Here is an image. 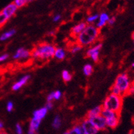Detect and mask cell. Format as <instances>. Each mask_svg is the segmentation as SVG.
Masks as SVG:
<instances>
[{
    "mask_svg": "<svg viewBox=\"0 0 134 134\" xmlns=\"http://www.w3.org/2000/svg\"><path fill=\"white\" fill-rule=\"evenodd\" d=\"M66 53L64 49L62 47H57L55 50L53 58L57 59L58 60H62L66 58Z\"/></svg>",
    "mask_w": 134,
    "mask_h": 134,
    "instance_id": "obj_16",
    "label": "cell"
},
{
    "mask_svg": "<svg viewBox=\"0 0 134 134\" xmlns=\"http://www.w3.org/2000/svg\"><path fill=\"white\" fill-rule=\"evenodd\" d=\"M14 4L18 7V8H21L27 5L28 2L27 0H14Z\"/></svg>",
    "mask_w": 134,
    "mask_h": 134,
    "instance_id": "obj_25",
    "label": "cell"
},
{
    "mask_svg": "<svg viewBox=\"0 0 134 134\" xmlns=\"http://www.w3.org/2000/svg\"><path fill=\"white\" fill-rule=\"evenodd\" d=\"M41 120H39L36 118H33L31 119L30 122V125H29V130L28 133L29 134H34L36 133L38 131L39 127L41 125Z\"/></svg>",
    "mask_w": 134,
    "mask_h": 134,
    "instance_id": "obj_10",
    "label": "cell"
},
{
    "mask_svg": "<svg viewBox=\"0 0 134 134\" xmlns=\"http://www.w3.org/2000/svg\"><path fill=\"white\" fill-rule=\"evenodd\" d=\"M88 23L86 22H80L77 25L72 27L71 30V34L72 36L76 38L80 33H81L87 26Z\"/></svg>",
    "mask_w": 134,
    "mask_h": 134,
    "instance_id": "obj_11",
    "label": "cell"
},
{
    "mask_svg": "<svg viewBox=\"0 0 134 134\" xmlns=\"http://www.w3.org/2000/svg\"><path fill=\"white\" fill-rule=\"evenodd\" d=\"M27 1L28 2H32V1H33V0H27Z\"/></svg>",
    "mask_w": 134,
    "mask_h": 134,
    "instance_id": "obj_41",
    "label": "cell"
},
{
    "mask_svg": "<svg viewBox=\"0 0 134 134\" xmlns=\"http://www.w3.org/2000/svg\"><path fill=\"white\" fill-rule=\"evenodd\" d=\"M17 10L18 7L14 4V2H13V3H10V4H9L8 5H6L5 7H4V9L2 10V12L9 19L16 14Z\"/></svg>",
    "mask_w": 134,
    "mask_h": 134,
    "instance_id": "obj_9",
    "label": "cell"
},
{
    "mask_svg": "<svg viewBox=\"0 0 134 134\" xmlns=\"http://www.w3.org/2000/svg\"><path fill=\"white\" fill-rule=\"evenodd\" d=\"M1 74H2V70L0 69V75H1Z\"/></svg>",
    "mask_w": 134,
    "mask_h": 134,
    "instance_id": "obj_42",
    "label": "cell"
},
{
    "mask_svg": "<svg viewBox=\"0 0 134 134\" xmlns=\"http://www.w3.org/2000/svg\"><path fill=\"white\" fill-rule=\"evenodd\" d=\"M48 112V109L45 107L41 108L40 109H38L34 111L33 117L36 118L39 120H42L44 117L46 116Z\"/></svg>",
    "mask_w": 134,
    "mask_h": 134,
    "instance_id": "obj_15",
    "label": "cell"
},
{
    "mask_svg": "<svg viewBox=\"0 0 134 134\" xmlns=\"http://www.w3.org/2000/svg\"><path fill=\"white\" fill-rule=\"evenodd\" d=\"M80 124L83 128V134H96L99 132L90 118H86Z\"/></svg>",
    "mask_w": 134,
    "mask_h": 134,
    "instance_id": "obj_6",
    "label": "cell"
},
{
    "mask_svg": "<svg viewBox=\"0 0 134 134\" xmlns=\"http://www.w3.org/2000/svg\"><path fill=\"white\" fill-rule=\"evenodd\" d=\"M55 47L48 42H41L36 45L32 50V58L38 61H47L53 58Z\"/></svg>",
    "mask_w": 134,
    "mask_h": 134,
    "instance_id": "obj_2",
    "label": "cell"
},
{
    "mask_svg": "<svg viewBox=\"0 0 134 134\" xmlns=\"http://www.w3.org/2000/svg\"><path fill=\"white\" fill-rule=\"evenodd\" d=\"M111 93L114 94H117V95H121V93H120V90H118L116 87L114 85H113L111 88ZM122 96V95H121Z\"/></svg>",
    "mask_w": 134,
    "mask_h": 134,
    "instance_id": "obj_28",
    "label": "cell"
},
{
    "mask_svg": "<svg viewBox=\"0 0 134 134\" xmlns=\"http://www.w3.org/2000/svg\"><path fill=\"white\" fill-rule=\"evenodd\" d=\"M44 107H45L48 110H50V109H52V108H53V103H52V101H47Z\"/></svg>",
    "mask_w": 134,
    "mask_h": 134,
    "instance_id": "obj_33",
    "label": "cell"
},
{
    "mask_svg": "<svg viewBox=\"0 0 134 134\" xmlns=\"http://www.w3.org/2000/svg\"><path fill=\"white\" fill-rule=\"evenodd\" d=\"M100 29L92 24H88L86 28L75 38L76 42L82 47L92 45L99 39Z\"/></svg>",
    "mask_w": 134,
    "mask_h": 134,
    "instance_id": "obj_1",
    "label": "cell"
},
{
    "mask_svg": "<svg viewBox=\"0 0 134 134\" xmlns=\"http://www.w3.org/2000/svg\"><path fill=\"white\" fill-rule=\"evenodd\" d=\"M116 19V17L115 16H111V17H109V20L108 21V24L109 25H113L115 23Z\"/></svg>",
    "mask_w": 134,
    "mask_h": 134,
    "instance_id": "obj_32",
    "label": "cell"
},
{
    "mask_svg": "<svg viewBox=\"0 0 134 134\" xmlns=\"http://www.w3.org/2000/svg\"><path fill=\"white\" fill-rule=\"evenodd\" d=\"M83 74L86 76H90L93 72V66L90 64H86L83 66Z\"/></svg>",
    "mask_w": 134,
    "mask_h": 134,
    "instance_id": "obj_20",
    "label": "cell"
},
{
    "mask_svg": "<svg viewBox=\"0 0 134 134\" xmlns=\"http://www.w3.org/2000/svg\"><path fill=\"white\" fill-rule=\"evenodd\" d=\"M53 97H54V100H60L62 97V93L60 90H56L53 92Z\"/></svg>",
    "mask_w": 134,
    "mask_h": 134,
    "instance_id": "obj_27",
    "label": "cell"
},
{
    "mask_svg": "<svg viewBox=\"0 0 134 134\" xmlns=\"http://www.w3.org/2000/svg\"><path fill=\"white\" fill-rule=\"evenodd\" d=\"M123 105L122 96L117 95L110 93L103 101L102 107L103 109H107L111 111L120 113Z\"/></svg>",
    "mask_w": 134,
    "mask_h": 134,
    "instance_id": "obj_3",
    "label": "cell"
},
{
    "mask_svg": "<svg viewBox=\"0 0 134 134\" xmlns=\"http://www.w3.org/2000/svg\"><path fill=\"white\" fill-rule=\"evenodd\" d=\"M9 58V55L8 53H4L0 55V62H3L5 60H7Z\"/></svg>",
    "mask_w": 134,
    "mask_h": 134,
    "instance_id": "obj_31",
    "label": "cell"
},
{
    "mask_svg": "<svg viewBox=\"0 0 134 134\" xmlns=\"http://www.w3.org/2000/svg\"><path fill=\"white\" fill-rule=\"evenodd\" d=\"M64 133L66 134H83V128L81 127V124H77L72 129H69L66 131Z\"/></svg>",
    "mask_w": 134,
    "mask_h": 134,
    "instance_id": "obj_17",
    "label": "cell"
},
{
    "mask_svg": "<svg viewBox=\"0 0 134 134\" xmlns=\"http://www.w3.org/2000/svg\"><path fill=\"white\" fill-rule=\"evenodd\" d=\"M133 43H134V39H133Z\"/></svg>",
    "mask_w": 134,
    "mask_h": 134,
    "instance_id": "obj_43",
    "label": "cell"
},
{
    "mask_svg": "<svg viewBox=\"0 0 134 134\" xmlns=\"http://www.w3.org/2000/svg\"><path fill=\"white\" fill-rule=\"evenodd\" d=\"M92 121L93 122L94 125L97 128V129L99 131H105L107 128V124H106V120L105 118L102 114L99 115L97 116L94 117L92 118H90Z\"/></svg>",
    "mask_w": 134,
    "mask_h": 134,
    "instance_id": "obj_8",
    "label": "cell"
},
{
    "mask_svg": "<svg viewBox=\"0 0 134 134\" xmlns=\"http://www.w3.org/2000/svg\"><path fill=\"white\" fill-rule=\"evenodd\" d=\"M131 66H132V67H134V62H133L132 64H131Z\"/></svg>",
    "mask_w": 134,
    "mask_h": 134,
    "instance_id": "obj_39",
    "label": "cell"
},
{
    "mask_svg": "<svg viewBox=\"0 0 134 134\" xmlns=\"http://www.w3.org/2000/svg\"><path fill=\"white\" fill-rule=\"evenodd\" d=\"M101 114L105 118L106 124L108 128L115 129L120 122V113L111 111L109 109H103Z\"/></svg>",
    "mask_w": 134,
    "mask_h": 134,
    "instance_id": "obj_5",
    "label": "cell"
},
{
    "mask_svg": "<svg viewBox=\"0 0 134 134\" xmlns=\"http://www.w3.org/2000/svg\"><path fill=\"white\" fill-rule=\"evenodd\" d=\"M127 94H134V87L133 86L132 84H131V86L129 88V91H128V93Z\"/></svg>",
    "mask_w": 134,
    "mask_h": 134,
    "instance_id": "obj_36",
    "label": "cell"
},
{
    "mask_svg": "<svg viewBox=\"0 0 134 134\" xmlns=\"http://www.w3.org/2000/svg\"><path fill=\"white\" fill-rule=\"evenodd\" d=\"M14 109V103L12 101H8L6 105V109L8 112H11Z\"/></svg>",
    "mask_w": 134,
    "mask_h": 134,
    "instance_id": "obj_29",
    "label": "cell"
},
{
    "mask_svg": "<svg viewBox=\"0 0 134 134\" xmlns=\"http://www.w3.org/2000/svg\"><path fill=\"white\" fill-rule=\"evenodd\" d=\"M109 14L106 13H100L99 16V19L97 20V22L96 23V26L99 29H101L105 26L106 24H108V21L109 20Z\"/></svg>",
    "mask_w": 134,
    "mask_h": 134,
    "instance_id": "obj_13",
    "label": "cell"
},
{
    "mask_svg": "<svg viewBox=\"0 0 134 134\" xmlns=\"http://www.w3.org/2000/svg\"><path fill=\"white\" fill-rule=\"evenodd\" d=\"M8 20V18L3 14V13H2V11H1V12H0V28L2 27L5 25V23H7Z\"/></svg>",
    "mask_w": 134,
    "mask_h": 134,
    "instance_id": "obj_26",
    "label": "cell"
},
{
    "mask_svg": "<svg viewBox=\"0 0 134 134\" xmlns=\"http://www.w3.org/2000/svg\"><path fill=\"white\" fill-rule=\"evenodd\" d=\"M3 130H4V125L2 122H0V133L2 132Z\"/></svg>",
    "mask_w": 134,
    "mask_h": 134,
    "instance_id": "obj_37",
    "label": "cell"
},
{
    "mask_svg": "<svg viewBox=\"0 0 134 134\" xmlns=\"http://www.w3.org/2000/svg\"><path fill=\"white\" fill-rule=\"evenodd\" d=\"M30 78V76L27 75H24L23 77L20 79L18 81H16V83H14L12 86V90L13 91H18L19 90H20L23 86H25L27 83V82L29 81Z\"/></svg>",
    "mask_w": 134,
    "mask_h": 134,
    "instance_id": "obj_12",
    "label": "cell"
},
{
    "mask_svg": "<svg viewBox=\"0 0 134 134\" xmlns=\"http://www.w3.org/2000/svg\"><path fill=\"white\" fill-rule=\"evenodd\" d=\"M62 80H63L65 82H69L72 79V75L70 72H69L66 70H64V71H62Z\"/></svg>",
    "mask_w": 134,
    "mask_h": 134,
    "instance_id": "obj_23",
    "label": "cell"
},
{
    "mask_svg": "<svg viewBox=\"0 0 134 134\" xmlns=\"http://www.w3.org/2000/svg\"><path fill=\"white\" fill-rule=\"evenodd\" d=\"M61 15L60 14H55L53 18V22H58L61 19Z\"/></svg>",
    "mask_w": 134,
    "mask_h": 134,
    "instance_id": "obj_35",
    "label": "cell"
},
{
    "mask_svg": "<svg viewBox=\"0 0 134 134\" xmlns=\"http://www.w3.org/2000/svg\"><path fill=\"white\" fill-rule=\"evenodd\" d=\"M16 31L14 29H11V30H8L7 32H5L3 33L2 35L0 36V41H5L8 40L9 38H10L16 34Z\"/></svg>",
    "mask_w": 134,
    "mask_h": 134,
    "instance_id": "obj_19",
    "label": "cell"
},
{
    "mask_svg": "<svg viewBox=\"0 0 134 134\" xmlns=\"http://www.w3.org/2000/svg\"><path fill=\"white\" fill-rule=\"evenodd\" d=\"M131 38H132V39L133 40L134 39V32H133L132 34H131Z\"/></svg>",
    "mask_w": 134,
    "mask_h": 134,
    "instance_id": "obj_38",
    "label": "cell"
},
{
    "mask_svg": "<svg viewBox=\"0 0 134 134\" xmlns=\"http://www.w3.org/2000/svg\"><path fill=\"white\" fill-rule=\"evenodd\" d=\"M53 100H54V97H53V92H52L47 97V101H53Z\"/></svg>",
    "mask_w": 134,
    "mask_h": 134,
    "instance_id": "obj_34",
    "label": "cell"
},
{
    "mask_svg": "<svg viewBox=\"0 0 134 134\" xmlns=\"http://www.w3.org/2000/svg\"><path fill=\"white\" fill-rule=\"evenodd\" d=\"M61 124H62L61 118H60V116L57 115V116H55L54 119H53V122H52V126H53L55 129H58L60 126H61Z\"/></svg>",
    "mask_w": 134,
    "mask_h": 134,
    "instance_id": "obj_21",
    "label": "cell"
},
{
    "mask_svg": "<svg viewBox=\"0 0 134 134\" xmlns=\"http://www.w3.org/2000/svg\"><path fill=\"white\" fill-rule=\"evenodd\" d=\"M102 48V44L101 43H98V44H96L95 45L91 47L90 48H89L86 51V56L90 58V56L91 55L94 54L95 53H99V51H100Z\"/></svg>",
    "mask_w": 134,
    "mask_h": 134,
    "instance_id": "obj_18",
    "label": "cell"
},
{
    "mask_svg": "<svg viewBox=\"0 0 134 134\" xmlns=\"http://www.w3.org/2000/svg\"><path fill=\"white\" fill-rule=\"evenodd\" d=\"M30 58H32L31 51L23 47L19 48L13 55V59L15 60H25Z\"/></svg>",
    "mask_w": 134,
    "mask_h": 134,
    "instance_id": "obj_7",
    "label": "cell"
},
{
    "mask_svg": "<svg viewBox=\"0 0 134 134\" xmlns=\"http://www.w3.org/2000/svg\"><path fill=\"white\" fill-rule=\"evenodd\" d=\"M99 15L97 14H92V15H90L88 16L86 19V23L88 24H92L93 23H94L95 21H97L99 19Z\"/></svg>",
    "mask_w": 134,
    "mask_h": 134,
    "instance_id": "obj_24",
    "label": "cell"
},
{
    "mask_svg": "<svg viewBox=\"0 0 134 134\" xmlns=\"http://www.w3.org/2000/svg\"><path fill=\"white\" fill-rule=\"evenodd\" d=\"M15 131H16V133L17 134L23 133V128L19 123L16 124V126H15Z\"/></svg>",
    "mask_w": 134,
    "mask_h": 134,
    "instance_id": "obj_30",
    "label": "cell"
},
{
    "mask_svg": "<svg viewBox=\"0 0 134 134\" xmlns=\"http://www.w3.org/2000/svg\"><path fill=\"white\" fill-rule=\"evenodd\" d=\"M103 109V108L102 105L97 106L95 108H92V109H90V111L88 112L86 118H94V117L99 116V115H100L101 113H102Z\"/></svg>",
    "mask_w": 134,
    "mask_h": 134,
    "instance_id": "obj_14",
    "label": "cell"
},
{
    "mask_svg": "<svg viewBox=\"0 0 134 134\" xmlns=\"http://www.w3.org/2000/svg\"><path fill=\"white\" fill-rule=\"evenodd\" d=\"M132 86L134 87V80L132 81Z\"/></svg>",
    "mask_w": 134,
    "mask_h": 134,
    "instance_id": "obj_40",
    "label": "cell"
},
{
    "mask_svg": "<svg viewBox=\"0 0 134 134\" xmlns=\"http://www.w3.org/2000/svg\"><path fill=\"white\" fill-rule=\"evenodd\" d=\"M131 84L132 82L131 81L128 74L126 72H122L121 74L118 75L114 85L120 90L121 95L123 97L124 95L127 94Z\"/></svg>",
    "mask_w": 134,
    "mask_h": 134,
    "instance_id": "obj_4",
    "label": "cell"
},
{
    "mask_svg": "<svg viewBox=\"0 0 134 134\" xmlns=\"http://www.w3.org/2000/svg\"><path fill=\"white\" fill-rule=\"evenodd\" d=\"M82 47H83L81 46V44H80L79 43H77V42H76L75 44L71 45L69 51H70V52H71V53L75 54V53H77V52L81 51V50L82 49Z\"/></svg>",
    "mask_w": 134,
    "mask_h": 134,
    "instance_id": "obj_22",
    "label": "cell"
}]
</instances>
